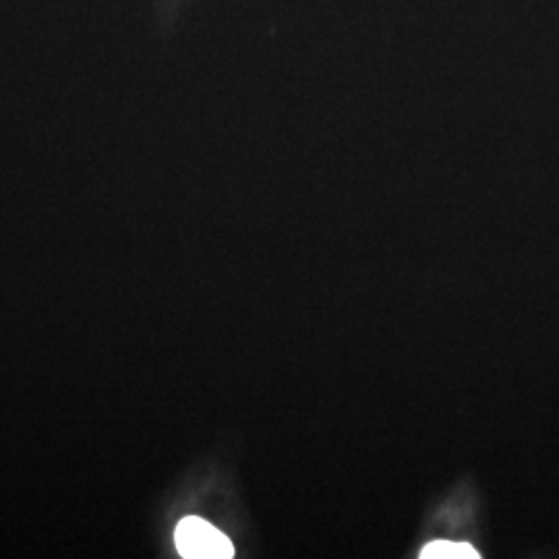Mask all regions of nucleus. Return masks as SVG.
<instances>
[{
  "instance_id": "obj_2",
  "label": "nucleus",
  "mask_w": 559,
  "mask_h": 559,
  "mask_svg": "<svg viewBox=\"0 0 559 559\" xmlns=\"http://www.w3.org/2000/svg\"><path fill=\"white\" fill-rule=\"evenodd\" d=\"M473 545L454 543V540H433L423 551L420 559H479Z\"/></svg>"
},
{
  "instance_id": "obj_1",
  "label": "nucleus",
  "mask_w": 559,
  "mask_h": 559,
  "mask_svg": "<svg viewBox=\"0 0 559 559\" xmlns=\"http://www.w3.org/2000/svg\"><path fill=\"white\" fill-rule=\"evenodd\" d=\"M175 543L185 559L235 558V547L230 539L216 526L198 516L180 520Z\"/></svg>"
}]
</instances>
